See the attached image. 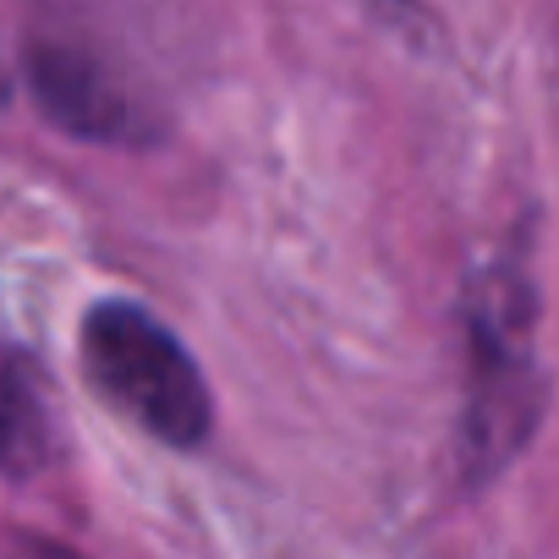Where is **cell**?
Returning <instances> with one entry per match:
<instances>
[{
  "label": "cell",
  "mask_w": 559,
  "mask_h": 559,
  "mask_svg": "<svg viewBox=\"0 0 559 559\" xmlns=\"http://www.w3.org/2000/svg\"><path fill=\"white\" fill-rule=\"evenodd\" d=\"M466 412L461 472L472 488L493 483L537 433L548 390L537 368V286L521 252H499L466 274Z\"/></svg>",
  "instance_id": "1"
},
{
  "label": "cell",
  "mask_w": 559,
  "mask_h": 559,
  "mask_svg": "<svg viewBox=\"0 0 559 559\" xmlns=\"http://www.w3.org/2000/svg\"><path fill=\"white\" fill-rule=\"evenodd\" d=\"M88 390L165 450H203L214 395L181 335L132 297H99L78 324Z\"/></svg>",
  "instance_id": "2"
},
{
  "label": "cell",
  "mask_w": 559,
  "mask_h": 559,
  "mask_svg": "<svg viewBox=\"0 0 559 559\" xmlns=\"http://www.w3.org/2000/svg\"><path fill=\"white\" fill-rule=\"evenodd\" d=\"M23 72H28V94L45 110L50 127H61L83 143H121L127 138V121H132L127 94L116 88V78L88 50L34 45Z\"/></svg>",
  "instance_id": "3"
},
{
  "label": "cell",
  "mask_w": 559,
  "mask_h": 559,
  "mask_svg": "<svg viewBox=\"0 0 559 559\" xmlns=\"http://www.w3.org/2000/svg\"><path fill=\"white\" fill-rule=\"evenodd\" d=\"M34 428H39V401H34L28 379L0 373V472L23 455V444L34 439Z\"/></svg>",
  "instance_id": "4"
},
{
  "label": "cell",
  "mask_w": 559,
  "mask_h": 559,
  "mask_svg": "<svg viewBox=\"0 0 559 559\" xmlns=\"http://www.w3.org/2000/svg\"><path fill=\"white\" fill-rule=\"evenodd\" d=\"M12 559H78V554H67V548H56V543H45V537H23Z\"/></svg>",
  "instance_id": "5"
}]
</instances>
